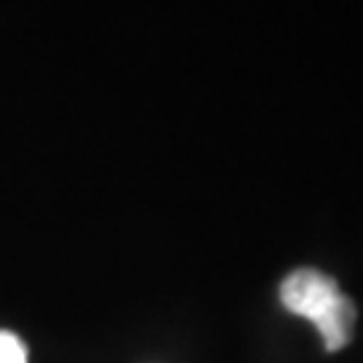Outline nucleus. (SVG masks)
Returning <instances> with one entry per match:
<instances>
[{
  "mask_svg": "<svg viewBox=\"0 0 363 363\" xmlns=\"http://www.w3.org/2000/svg\"><path fill=\"white\" fill-rule=\"evenodd\" d=\"M280 301L288 312L310 320L328 352L347 347L355 323V304L339 291V283L318 269H296L283 280Z\"/></svg>",
  "mask_w": 363,
  "mask_h": 363,
  "instance_id": "1",
  "label": "nucleus"
},
{
  "mask_svg": "<svg viewBox=\"0 0 363 363\" xmlns=\"http://www.w3.org/2000/svg\"><path fill=\"white\" fill-rule=\"evenodd\" d=\"M0 363H27L25 342L11 331H0Z\"/></svg>",
  "mask_w": 363,
  "mask_h": 363,
  "instance_id": "2",
  "label": "nucleus"
}]
</instances>
